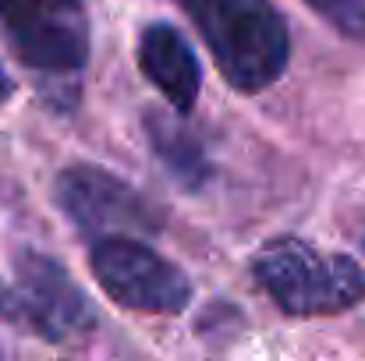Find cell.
<instances>
[{
    "label": "cell",
    "instance_id": "cell-10",
    "mask_svg": "<svg viewBox=\"0 0 365 361\" xmlns=\"http://www.w3.org/2000/svg\"><path fill=\"white\" fill-rule=\"evenodd\" d=\"M11 93H14V82L7 78V71H4V64H0V103H4Z\"/></svg>",
    "mask_w": 365,
    "mask_h": 361
},
{
    "label": "cell",
    "instance_id": "cell-2",
    "mask_svg": "<svg viewBox=\"0 0 365 361\" xmlns=\"http://www.w3.org/2000/svg\"><path fill=\"white\" fill-rule=\"evenodd\" d=\"M252 269L259 287L287 315H334L365 298V273L355 258L298 238L266 241Z\"/></svg>",
    "mask_w": 365,
    "mask_h": 361
},
{
    "label": "cell",
    "instance_id": "cell-6",
    "mask_svg": "<svg viewBox=\"0 0 365 361\" xmlns=\"http://www.w3.org/2000/svg\"><path fill=\"white\" fill-rule=\"evenodd\" d=\"M14 294L21 319L43 340H71L96 323L93 301L68 276V269L39 251H21L14 258Z\"/></svg>",
    "mask_w": 365,
    "mask_h": 361
},
{
    "label": "cell",
    "instance_id": "cell-9",
    "mask_svg": "<svg viewBox=\"0 0 365 361\" xmlns=\"http://www.w3.org/2000/svg\"><path fill=\"white\" fill-rule=\"evenodd\" d=\"M323 21H330L341 36L365 43V0H305Z\"/></svg>",
    "mask_w": 365,
    "mask_h": 361
},
{
    "label": "cell",
    "instance_id": "cell-4",
    "mask_svg": "<svg viewBox=\"0 0 365 361\" xmlns=\"http://www.w3.org/2000/svg\"><path fill=\"white\" fill-rule=\"evenodd\" d=\"M93 273L100 287L121 305L135 312H156V315H178L192 301V283L188 276L156 255L149 244L135 238H103L96 241L93 255Z\"/></svg>",
    "mask_w": 365,
    "mask_h": 361
},
{
    "label": "cell",
    "instance_id": "cell-1",
    "mask_svg": "<svg viewBox=\"0 0 365 361\" xmlns=\"http://www.w3.org/2000/svg\"><path fill=\"white\" fill-rule=\"evenodd\" d=\"M238 93L273 85L291 57V36L269 0H178Z\"/></svg>",
    "mask_w": 365,
    "mask_h": 361
},
{
    "label": "cell",
    "instance_id": "cell-8",
    "mask_svg": "<svg viewBox=\"0 0 365 361\" xmlns=\"http://www.w3.org/2000/svg\"><path fill=\"white\" fill-rule=\"evenodd\" d=\"M149 142L156 149V156L163 159V167L185 184V188H199L210 177V159L202 142L178 120H167L163 114H149L145 117Z\"/></svg>",
    "mask_w": 365,
    "mask_h": 361
},
{
    "label": "cell",
    "instance_id": "cell-5",
    "mask_svg": "<svg viewBox=\"0 0 365 361\" xmlns=\"http://www.w3.org/2000/svg\"><path fill=\"white\" fill-rule=\"evenodd\" d=\"M53 195L68 220L89 238H135L156 234L163 227V216L149 199H142L131 184L93 163L68 167L57 177Z\"/></svg>",
    "mask_w": 365,
    "mask_h": 361
},
{
    "label": "cell",
    "instance_id": "cell-11",
    "mask_svg": "<svg viewBox=\"0 0 365 361\" xmlns=\"http://www.w3.org/2000/svg\"><path fill=\"white\" fill-rule=\"evenodd\" d=\"M0 308H4V298H0Z\"/></svg>",
    "mask_w": 365,
    "mask_h": 361
},
{
    "label": "cell",
    "instance_id": "cell-7",
    "mask_svg": "<svg viewBox=\"0 0 365 361\" xmlns=\"http://www.w3.org/2000/svg\"><path fill=\"white\" fill-rule=\"evenodd\" d=\"M138 68L142 75L163 93V100L178 110L188 114L199 100V61L188 46V39L167 25V21H153L142 28L138 36Z\"/></svg>",
    "mask_w": 365,
    "mask_h": 361
},
{
    "label": "cell",
    "instance_id": "cell-3",
    "mask_svg": "<svg viewBox=\"0 0 365 361\" xmlns=\"http://www.w3.org/2000/svg\"><path fill=\"white\" fill-rule=\"evenodd\" d=\"M0 28L32 71L75 75L89 61V14L82 0H0Z\"/></svg>",
    "mask_w": 365,
    "mask_h": 361
}]
</instances>
